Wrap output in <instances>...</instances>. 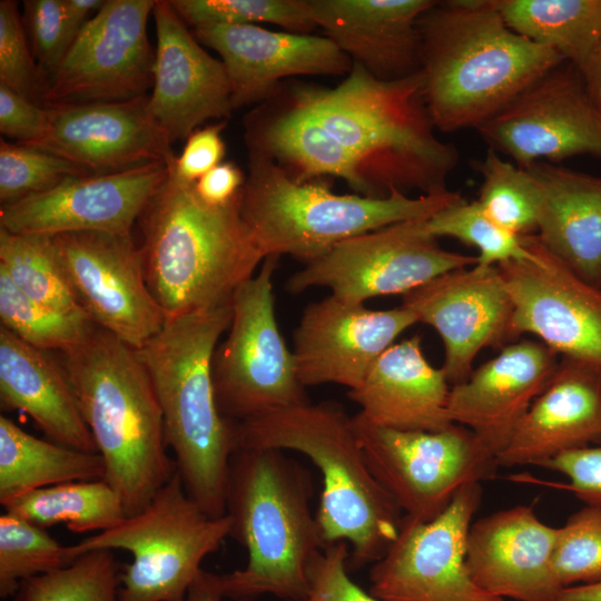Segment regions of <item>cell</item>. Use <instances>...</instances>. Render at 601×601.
Wrapping results in <instances>:
<instances>
[{
  "instance_id": "6da1fadb",
  "label": "cell",
  "mask_w": 601,
  "mask_h": 601,
  "mask_svg": "<svg viewBox=\"0 0 601 601\" xmlns=\"http://www.w3.org/2000/svg\"><path fill=\"white\" fill-rule=\"evenodd\" d=\"M417 28L424 99L442 131L475 128L565 62L510 29L494 0L436 1Z\"/></svg>"
},
{
  "instance_id": "7a4b0ae2",
  "label": "cell",
  "mask_w": 601,
  "mask_h": 601,
  "mask_svg": "<svg viewBox=\"0 0 601 601\" xmlns=\"http://www.w3.org/2000/svg\"><path fill=\"white\" fill-rule=\"evenodd\" d=\"M333 137L349 152L368 197L447 190L455 147L437 139L420 70L380 80L358 63L335 88L296 86Z\"/></svg>"
},
{
  "instance_id": "3957f363",
  "label": "cell",
  "mask_w": 601,
  "mask_h": 601,
  "mask_svg": "<svg viewBox=\"0 0 601 601\" xmlns=\"http://www.w3.org/2000/svg\"><path fill=\"white\" fill-rule=\"evenodd\" d=\"M311 472L283 450L237 447L228 463L225 511L230 536L248 553L243 569L220 574L225 598H303L307 571L324 542L311 509Z\"/></svg>"
},
{
  "instance_id": "277c9868",
  "label": "cell",
  "mask_w": 601,
  "mask_h": 601,
  "mask_svg": "<svg viewBox=\"0 0 601 601\" xmlns=\"http://www.w3.org/2000/svg\"><path fill=\"white\" fill-rule=\"evenodd\" d=\"M139 219L146 282L166 317L229 304L265 259L243 219L242 193L207 204L171 168Z\"/></svg>"
},
{
  "instance_id": "5b68a950",
  "label": "cell",
  "mask_w": 601,
  "mask_h": 601,
  "mask_svg": "<svg viewBox=\"0 0 601 601\" xmlns=\"http://www.w3.org/2000/svg\"><path fill=\"white\" fill-rule=\"evenodd\" d=\"M231 302L167 317L136 353L147 370L164 417L168 447L188 495L213 518L225 511L229 459L237 447L236 423L219 412L213 357L229 328Z\"/></svg>"
},
{
  "instance_id": "8992f818",
  "label": "cell",
  "mask_w": 601,
  "mask_h": 601,
  "mask_svg": "<svg viewBox=\"0 0 601 601\" xmlns=\"http://www.w3.org/2000/svg\"><path fill=\"white\" fill-rule=\"evenodd\" d=\"M60 364L127 516L142 511L177 470L160 404L136 351L95 326Z\"/></svg>"
},
{
  "instance_id": "52a82bcc",
  "label": "cell",
  "mask_w": 601,
  "mask_h": 601,
  "mask_svg": "<svg viewBox=\"0 0 601 601\" xmlns=\"http://www.w3.org/2000/svg\"><path fill=\"white\" fill-rule=\"evenodd\" d=\"M237 447L305 454L322 474L315 513L324 545L347 542L348 569L380 560L396 538L402 511L372 474L352 416L336 402H311L236 423ZM236 447V449H237Z\"/></svg>"
},
{
  "instance_id": "ba28073f",
  "label": "cell",
  "mask_w": 601,
  "mask_h": 601,
  "mask_svg": "<svg viewBox=\"0 0 601 601\" xmlns=\"http://www.w3.org/2000/svg\"><path fill=\"white\" fill-rule=\"evenodd\" d=\"M461 195L412 198L337 195L323 180L297 183L272 160L249 154L242 216L264 257L288 255L309 264L339 243L413 219H427Z\"/></svg>"
},
{
  "instance_id": "9c48e42d",
  "label": "cell",
  "mask_w": 601,
  "mask_h": 601,
  "mask_svg": "<svg viewBox=\"0 0 601 601\" xmlns=\"http://www.w3.org/2000/svg\"><path fill=\"white\" fill-rule=\"evenodd\" d=\"M231 519L213 518L187 493L176 470L139 513L70 545L73 559L95 550H126L118 601H184L203 560L230 536Z\"/></svg>"
},
{
  "instance_id": "30bf717a",
  "label": "cell",
  "mask_w": 601,
  "mask_h": 601,
  "mask_svg": "<svg viewBox=\"0 0 601 601\" xmlns=\"http://www.w3.org/2000/svg\"><path fill=\"white\" fill-rule=\"evenodd\" d=\"M278 258L266 257L259 272L236 289L228 336L214 353L216 402L235 423L309 402L276 322L273 276Z\"/></svg>"
},
{
  "instance_id": "8fae6325",
  "label": "cell",
  "mask_w": 601,
  "mask_h": 601,
  "mask_svg": "<svg viewBox=\"0 0 601 601\" xmlns=\"http://www.w3.org/2000/svg\"><path fill=\"white\" fill-rule=\"evenodd\" d=\"M366 463L382 487L408 518H437L457 492L494 477L493 456L465 426L437 432L380 426L363 414L352 416Z\"/></svg>"
},
{
  "instance_id": "7c38bea8",
  "label": "cell",
  "mask_w": 601,
  "mask_h": 601,
  "mask_svg": "<svg viewBox=\"0 0 601 601\" xmlns=\"http://www.w3.org/2000/svg\"><path fill=\"white\" fill-rule=\"evenodd\" d=\"M427 219L396 223L339 243L289 277L287 292L324 286L343 302L363 304L376 296L404 295L444 273L476 265V256L443 249L427 231Z\"/></svg>"
},
{
  "instance_id": "4fadbf2b",
  "label": "cell",
  "mask_w": 601,
  "mask_h": 601,
  "mask_svg": "<svg viewBox=\"0 0 601 601\" xmlns=\"http://www.w3.org/2000/svg\"><path fill=\"white\" fill-rule=\"evenodd\" d=\"M157 0H107L46 82L45 107L125 101L152 88L147 22Z\"/></svg>"
},
{
  "instance_id": "5bb4252c",
  "label": "cell",
  "mask_w": 601,
  "mask_h": 601,
  "mask_svg": "<svg viewBox=\"0 0 601 601\" xmlns=\"http://www.w3.org/2000/svg\"><path fill=\"white\" fill-rule=\"evenodd\" d=\"M481 499V483H471L432 521L403 515L396 538L372 564L368 592L381 601H504L481 589L465 563Z\"/></svg>"
},
{
  "instance_id": "9a60e30c",
  "label": "cell",
  "mask_w": 601,
  "mask_h": 601,
  "mask_svg": "<svg viewBox=\"0 0 601 601\" xmlns=\"http://www.w3.org/2000/svg\"><path fill=\"white\" fill-rule=\"evenodd\" d=\"M474 129L521 168L579 155L601 158V111L570 63L544 73Z\"/></svg>"
},
{
  "instance_id": "2e32d148",
  "label": "cell",
  "mask_w": 601,
  "mask_h": 601,
  "mask_svg": "<svg viewBox=\"0 0 601 601\" xmlns=\"http://www.w3.org/2000/svg\"><path fill=\"white\" fill-rule=\"evenodd\" d=\"M52 240L78 304L96 326L135 351L161 329L167 317L147 285L131 234L70 233Z\"/></svg>"
},
{
  "instance_id": "e0dca14e",
  "label": "cell",
  "mask_w": 601,
  "mask_h": 601,
  "mask_svg": "<svg viewBox=\"0 0 601 601\" xmlns=\"http://www.w3.org/2000/svg\"><path fill=\"white\" fill-rule=\"evenodd\" d=\"M522 242L533 259L496 265L513 304L512 339L536 335L561 357L601 370V288L580 278L536 234Z\"/></svg>"
},
{
  "instance_id": "ac0fdd59",
  "label": "cell",
  "mask_w": 601,
  "mask_h": 601,
  "mask_svg": "<svg viewBox=\"0 0 601 601\" xmlns=\"http://www.w3.org/2000/svg\"><path fill=\"white\" fill-rule=\"evenodd\" d=\"M170 168L155 161L111 174L67 177L49 190L1 205L0 228L49 237L88 231L128 235Z\"/></svg>"
},
{
  "instance_id": "d6986e66",
  "label": "cell",
  "mask_w": 601,
  "mask_h": 601,
  "mask_svg": "<svg viewBox=\"0 0 601 601\" xmlns=\"http://www.w3.org/2000/svg\"><path fill=\"white\" fill-rule=\"evenodd\" d=\"M402 305L439 333L445 352L442 370L452 385L469 378L481 349L513 341V304L497 266L444 273L404 294Z\"/></svg>"
},
{
  "instance_id": "ffe728a7",
  "label": "cell",
  "mask_w": 601,
  "mask_h": 601,
  "mask_svg": "<svg viewBox=\"0 0 601 601\" xmlns=\"http://www.w3.org/2000/svg\"><path fill=\"white\" fill-rule=\"evenodd\" d=\"M47 108L43 134L27 146L53 154L88 175L155 161L175 162L171 142L149 112L147 95L125 101Z\"/></svg>"
},
{
  "instance_id": "44dd1931",
  "label": "cell",
  "mask_w": 601,
  "mask_h": 601,
  "mask_svg": "<svg viewBox=\"0 0 601 601\" xmlns=\"http://www.w3.org/2000/svg\"><path fill=\"white\" fill-rule=\"evenodd\" d=\"M418 323L405 306L372 311L329 295L309 304L294 332L302 385L325 383L357 388L397 336Z\"/></svg>"
},
{
  "instance_id": "7402d4cb",
  "label": "cell",
  "mask_w": 601,
  "mask_h": 601,
  "mask_svg": "<svg viewBox=\"0 0 601 601\" xmlns=\"http://www.w3.org/2000/svg\"><path fill=\"white\" fill-rule=\"evenodd\" d=\"M157 47L148 109L173 144L186 140L206 120L234 110L223 62L201 48L168 0L152 10Z\"/></svg>"
},
{
  "instance_id": "603a6c76",
  "label": "cell",
  "mask_w": 601,
  "mask_h": 601,
  "mask_svg": "<svg viewBox=\"0 0 601 601\" xmlns=\"http://www.w3.org/2000/svg\"><path fill=\"white\" fill-rule=\"evenodd\" d=\"M196 39L220 56L234 109L264 102L293 76L347 75L353 61L328 38L279 32L256 24L194 28Z\"/></svg>"
},
{
  "instance_id": "cb8c5ba5",
  "label": "cell",
  "mask_w": 601,
  "mask_h": 601,
  "mask_svg": "<svg viewBox=\"0 0 601 601\" xmlns=\"http://www.w3.org/2000/svg\"><path fill=\"white\" fill-rule=\"evenodd\" d=\"M558 357L542 342L522 339L505 345L499 355L450 390V420L471 430L496 459L534 400L549 385L560 362Z\"/></svg>"
},
{
  "instance_id": "d4e9b609",
  "label": "cell",
  "mask_w": 601,
  "mask_h": 601,
  "mask_svg": "<svg viewBox=\"0 0 601 601\" xmlns=\"http://www.w3.org/2000/svg\"><path fill=\"white\" fill-rule=\"evenodd\" d=\"M558 529L516 505L471 524L465 563L485 592L518 601H558L564 589L553 569Z\"/></svg>"
},
{
  "instance_id": "484cf974",
  "label": "cell",
  "mask_w": 601,
  "mask_h": 601,
  "mask_svg": "<svg viewBox=\"0 0 601 601\" xmlns=\"http://www.w3.org/2000/svg\"><path fill=\"white\" fill-rule=\"evenodd\" d=\"M432 0H307L316 27L380 80L420 70L418 19Z\"/></svg>"
},
{
  "instance_id": "4316f807",
  "label": "cell",
  "mask_w": 601,
  "mask_h": 601,
  "mask_svg": "<svg viewBox=\"0 0 601 601\" xmlns=\"http://www.w3.org/2000/svg\"><path fill=\"white\" fill-rule=\"evenodd\" d=\"M590 444L601 445V370L562 356L496 462L499 466H542Z\"/></svg>"
},
{
  "instance_id": "83f0119b",
  "label": "cell",
  "mask_w": 601,
  "mask_h": 601,
  "mask_svg": "<svg viewBox=\"0 0 601 601\" xmlns=\"http://www.w3.org/2000/svg\"><path fill=\"white\" fill-rule=\"evenodd\" d=\"M249 154L275 162L295 181L304 184L337 177L358 195L367 188L349 152L324 127L296 87L277 90L244 118Z\"/></svg>"
},
{
  "instance_id": "f1b7e54d",
  "label": "cell",
  "mask_w": 601,
  "mask_h": 601,
  "mask_svg": "<svg viewBox=\"0 0 601 601\" xmlns=\"http://www.w3.org/2000/svg\"><path fill=\"white\" fill-rule=\"evenodd\" d=\"M450 383L424 357L415 335L387 348L363 383L347 392L373 424L403 431L437 432L450 425Z\"/></svg>"
},
{
  "instance_id": "f546056e",
  "label": "cell",
  "mask_w": 601,
  "mask_h": 601,
  "mask_svg": "<svg viewBox=\"0 0 601 601\" xmlns=\"http://www.w3.org/2000/svg\"><path fill=\"white\" fill-rule=\"evenodd\" d=\"M0 403L28 414L49 441L97 452L62 365L0 327Z\"/></svg>"
},
{
  "instance_id": "4dcf8cb0",
  "label": "cell",
  "mask_w": 601,
  "mask_h": 601,
  "mask_svg": "<svg viewBox=\"0 0 601 601\" xmlns=\"http://www.w3.org/2000/svg\"><path fill=\"white\" fill-rule=\"evenodd\" d=\"M525 169L542 193L539 239L580 278L601 288V177L545 161Z\"/></svg>"
},
{
  "instance_id": "1f68e13d",
  "label": "cell",
  "mask_w": 601,
  "mask_h": 601,
  "mask_svg": "<svg viewBox=\"0 0 601 601\" xmlns=\"http://www.w3.org/2000/svg\"><path fill=\"white\" fill-rule=\"evenodd\" d=\"M97 452L38 439L0 416V503L41 487L105 479Z\"/></svg>"
},
{
  "instance_id": "d6a6232c",
  "label": "cell",
  "mask_w": 601,
  "mask_h": 601,
  "mask_svg": "<svg viewBox=\"0 0 601 601\" xmlns=\"http://www.w3.org/2000/svg\"><path fill=\"white\" fill-rule=\"evenodd\" d=\"M506 26L583 69L601 40V0H494Z\"/></svg>"
},
{
  "instance_id": "836d02e7",
  "label": "cell",
  "mask_w": 601,
  "mask_h": 601,
  "mask_svg": "<svg viewBox=\"0 0 601 601\" xmlns=\"http://www.w3.org/2000/svg\"><path fill=\"white\" fill-rule=\"evenodd\" d=\"M1 505L7 513L40 528L62 523L78 533L106 531L127 518L120 495L105 480L55 484L30 491Z\"/></svg>"
},
{
  "instance_id": "e575fe53",
  "label": "cell",
  "mask_w": 601,
  "mask_h": 601,
  "mask_svg": "<svg viewBox=\"0 0 601 601\" xmlns=\"http://www.w3.org/2000/svg\"><path fill=\"white\" fill-rule=\"evenodd\" d=\"M0 269L31 299L66 314L88 317L63 274L52 237L0 228Z\"/></svg>"
},
{
  "instance_id": "d590c367",
  "label": "cell",
  "mask_w": 601,
  "mask_h": 601,
  "mask_svg": "<svg viewBox=\"0 0 601 601\" xmlns=\"http://www.w3.org/2000/svg\"><path fill=\"white\" fill-rule=\"evenodd\" d=\"M474 166L483 178L477 203L484 213L515 235L536 234L542 193L534 176L492 148Z\"/></svg>"
},
{
  "instance_id": "8d00e7d4",
  "label": "cell",
  "mask_w": 601,
  "mask_h": 601,
  "mask_svg": "<svg viewBox=\"0 0 601 601\" xmlns=\"http://www.w3.org/2000/svg\"><path fill=\"white\" fill-rule=\"evenodd\" d=\"M1 327L42 351L66 352L85 341L95 324L85 316H75L40 304L12 283L0 269Z\"/></svg>"
},
{
  "instance_id": "74e56055",
  "label": "cell",
  "mask_w": 601,
  "mask_h": 601,
  "mask_svg": "<svg viewBox=\"0 0 601 601\" xmlns=\"http://www.w3.org/2000/svg\"><path fill=\"white\" fill-rule=\"evenodd\" d=\"M122 565L111 550H95L71 564L22 581L13 601H118Z\"/></svg>"
},
{
  "instance_id": "f35d334b",
  "label": "cell",
  "mask_w": 601,
  "mask_h": 601,
  "mask_svg": "<svg viewBox=\"0 0 601 601\" xmlns=\"http://www.w3.org/2000/svg\"><path fill=\"white\" fill-rule=\"evenodd\" d=\"M70 545L43 528L4 512L0 516V597L13 598L20 583L71 564Z\"/></svg>"
},
{
  "instance_id": "ab89813d",
  "label": "cell",
  "mask_w": 601,
  "mask_h": 601,
  "mask_svg": "<svg viewBox=\"0 0 601 601\" xmlns=\"http://www.w3.org/2000/svg\"><path fill=\"white\" fill-rule=\"evenodd\" d=\"M434 237H453L477 248V265L496 266L509 260H531L533 253L515 235L493 221L477 200L457 198L426 220Z\"/></svg>"
},
{
  "instance_id": "60d3db41",
  "label": "cell",
  "mask_w": 601,
  "mask_h": 601,
  "mask_svg": "<svg viewBox=\"0 0 601 601\" xmlns=\"http://www.w3.org/2000/svg\"><path fill=\"white\" fill-rule=\"evenodd\" d=\"M186 22L197 28L208 24H277L295 33L317 28L307 0H170Z\"/></svg>"
},
{
  "instance_id": "b9f144b4",
  "label": "cell",
  "mask_w": 601,
  "mask_h": 601,
  "mask_svg": "<svg viewBox=\"0 0 601 601\" xmlns=\"http://www.w3.org/2000/svg\"><path fill=\"white\" fill-rule=\"evenodd\" d=\"M88 175L48 151L0 140V201L14 203L49 190L70 176Z\"/></svg>"
},
{
  "instance_id": "7bdbcfd3",
  "label": "cell",
  "mask_w": 601,
  "mask_h": 601,
  "mask_svg": "<svg viewBox=\"0 0 601 601\" xmlns=\"http://www.w3.org/2000/svg\"><path fill=\"white\" fill-rule=\"evenodd\" d=\"M553 569L563 588L601 581V506H584L558 529Z\"/></svg>"
},
{
  "instance_id": "ee69618b",
  "label": "cell",
  "mask_w": 601,
  "mask_h": 601,
  "mask_svg": "<svg viewBox=\"0 0 601 601\" xmlns=\"http://www.w3.org/2000/svg\"><path fill=\"white\" fill-rule=\"evenodd\" d=\"M0 82L33 101L43 89L16 1H0Z\"/></svg>"
},
{
  "instance_id": "f6af8a7d",
  "label": "cell",
  "mask_w": 601,
  "mask_h": 601,
  "mask_svg": "<svg viewBox=\"0 0 601 601\" xmlns=\"http://www.w3.org/2000/svg\"><path fill=\"white\" fill-rule=\"evenodd\" d=\"M348 558L347 542L326 544L309 564L306 594L296 600L277 601H381L351 579Z\"/></svg>"
},
{
  "instance_id": "bcb514c9",
  "label": "cell",
  "mask_w": 601,
  "mask_h": 601,
  "mask_svg": "<svg viewBox=\"0 0 601 601\" xmlns=\"http://www.w3.org/2000/svg\"><path fill=\"white\" fill-rule=\"evenodd\" d=\"M24 27L42 76L51 75L69 48L62 0H27Z\"/></svg>"
},
{
  "instance_id": "7dc6e473",
  "label": "cell",
  "mask_w": 601,
  "mask_h": 601,
  "mask_svg": "<svg viewBox=\"0 0 601 601\" xmlns=\"http://www.w3.org/2000/svg\"><path fill=\"white\" fill-rule=\"evenodd\" d=\"M225 126V121L208 125L195 130L186 139L181 154L176 157L171 166L178 179L195 184L210 169L223 162L226 147L221 132Z\"/></svg>"
},
{
  "instance_id": "c3c4849f",
  "label": "cell",
  "mask_w": 601,
  "mask_h": 601,
  "mask_svg": "<svg viewBox=\"0 0 601 601\" xmlns=\"http://www.w3.org/2000/svg\"><path fill=\"white\" fill-rule=\"evenodd\" d=\"M542 467L566 475L568 489L587 505L601 506V445L564 452Z\"/></svg>"
},
{
  "instance_id": "681fc988",
  "label": "cell",
  "mask_w": 601,
  "mask_h": 601,
  "mask_svg": "<svg viewBox=\"0 0 601 601\" xmlns=\"http://www.w3.org/2000/svg\"><path fill=\"white\" fill-rule=\"evenodd\" d=\"M48 122V108L38 106L0 82V131L27 145L37 140Z\"/></svg>"
},
{
  "instance_id": "f907efd6",
  "label": "cell",
  "mask_w": 601,
  "mask_h": 601,
  "mask_svg": "<svg viewBox=\"0 0 601 601\" xmlns=\"http://www.w3.org/2000/svg\"><path fill=\"white\" fill-rule=\"evenodd\" d=\"M245 181L246 176L236 164L224 161L199 178L195 189L205 203L224 205L242 193Z\"/></svg>"
},
{
  "instance_id": "816d5d0a",
  "label": "cell",
  "mask_w": 601,
  "mask_h": 601,
  "mask_svg": "<svg viewBox=\"0 0 601 601\" xmlns=\"http://www.w3.org/2000/svg\"><path fill=\"white\" fill-rule=\"evenodd\" d=\"M104 2V0H62L69 47L89 20V13L98 11Z\"/></svg>"
},
{
  "instance_id": "f5cc1de1",
  "label": "cell",
  "mask_w": 601,
  "mask_h": 601,
  "mask_svg": "<svg viewBox=\"0 0 601 601\" xmlns=\"http://www.w3.org/2000/svg\"><path fill=\"white\" fill-rule=\"evenodd\" d=\"M224 599L220 574L201 570L190 585L184 601H223Z\"/></svg>"
},
{
  "instance_id": "db71d44e",
  "label": "cell",
  "mask_w": 601,
  "mask_h": 601,
  "mask_svg": "<svg viewBox=\"0 0 601 601\" xmlns=\"http://www.w3.org/2000/svg\"><path fill=\"white\" fill-rule=\"evenodd\" d=\"M580 73L592 101L601 111V40Z\"/></svg>"
},
{
  "instance_id": "11a10c76",
  "label": "cell",
  "mask_w": 601,
  "mask_h": 601,
  "mask_svg": "<svg viewBox=\"0 0 601 601\" xmlns=\"http://www.w3.org/2000/svg\"><path fill=\"white\" fill-rule=\"evenodd\" d=\"M558 601H601V581L564 588Z\"/></svg>"
}]
</instances>
